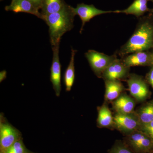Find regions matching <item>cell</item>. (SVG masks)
<instances>
[{
	"instance_id": "cell-10",
	"label": "cell",
	"mask_w": 153,
	"mask_h": 153,
	"mask_svg": "<svg viewBox=\"0 0 153 153\" xmlns=\"http://www.w3.org/2000/svg\"><path fill=\"white\" fill-rule=\"evenodd\" d=\"M129 68L124 64L121 59L117 58L103 71L102 76L105 80L123 79L128 75Z\"/></svg>"
},
{
	"instance_id": "cell-2",
	"label": "cell",
	"mask_w": 153,
	"mask_h": 153,
	"mask_svg": "<svg viewBox=\"0 0 153 153\" xmlns=\"http://www.w3.org/2000/svg\"><path fill=\"white\" fill-rule=\"evenodd\" d=\"M153 47V25L149 20L141 19L134 32L118 54L122 58L140 51H146Z\"/></svg>"
},
{
	"instance_id": "cell-24",
	"label": "cell",
	"mask_w": 153,
	"mask_h": 153,
	"mask_svg": "<svg viewBox=\"0 0 153 153\" xmlns=\"http://www.w3.org/2000/svg\"><path fill=\"white\" fill-rule=\"evenodd\" d=\"M7 71L6 70H3L0 72V82H2L7 78Z\"/></svg>"
},
{
	"instance_id": "cell-9",
	"label": "cell",
	"mask_w": 153,
	"mask_h": 153,
	"mask_svg": "<svg viewBox=\"0 0 153 153\" xmlns=\"http://www.w3.org/2000/svg\"><path fill=\"white\" fill-rule=\"evenodd\" d=\"M127 83L131 94L138 101H142L147 96V86L140 76L135 74H131Z\"/></svg>"
},
{
	"instance_id": "cell-16",
	"label": "cell",
	"mask_w": 153,
	"mask_h": 153,
	"mask_svg": "<svg viewBox=\"0 0 153 153\" xmlns=\"http://www.w3.org/2000/svg\"><path fill=\"white\" fill-rule=\"evenodd\" d=\"M71 56L70 62L65 71L64 75V82L66 87V90L69 91L74 84L75 79V67L74 58L76 50L71 48Z\"/></svg>"
},
{
	"instance_id": "cell-19",
	"label": "cell",
	"mask_w": 153,
	"mask_h": 153,
	"mask_svg": "<svg viewBox=\"0 0 153 153\" xmlns=\"http://www.w3.org/2000/svg\"><path fill=\"white\" fill-rule=\"evenodd\" d=\"M141 126L153 121V104H148L140 109L138 115Z\"/></svg>"
},
{
	"instance_id": "cell-15",
	"label": "cell",
	"mask_w": 153,
	"mask_h": 153,
	"mask_svg": "<svg viewBox=\"0 0 153 153\" xmlns=\"http://www.w3.org/2000/svg\"><path fill=\"white\" fill-rule=\"evenodd\" d=\"M105 97L108 100L117 99L124 89L122 83L119 80H105Z\"/></svg>"
},
{
	"instance_id": "cell-11",
	"label": "cell",
	"mask_w": 153,
	"mask_h": 153,
	"mask_svg": "<svg viewBox=\"0 0 153 153\" xmlns=\"http://www.w3.org/2000/svg\"><path fill=\"white\" fill-rule=\"evenodd\" d=\"M5 9L6 11H13L16 13L32 14L44 21V15L28 0H12L10 4L6 6Z\"/></svg>"
},
{
	"instance_id": "cell-14",
	"label": "cell",
	"mask_w": 153,
	"mask_h": 153,
	"mask_svg": "<svg viewBox=\"0 0 153 153\" xmlns=\"http://www.w3.org/2000/svg\"><path fill=\"white\" fill-rule=\"evenodd\" d=\"M135 106V102L134 100L126 94L120 96L113 103L114 109L118 113H131Z\"/></svg>"
},
{
	"instance_id": "cell-7",
	"label": "cell",
	"mask_w": 153,
	"mask_h": 153,
	"mask_svg": "<svg viewBox=\"0 0 153 153\" xmlns=\"http://www.w3.org/2000/svg\"><path fill=\"white\" fill-rule=\"evenodd\" d=\"M52 47L53 58L50 69V80L52 83L55 94L57 96L59 97L61 90V66L59 57L60 44H57Z\"/></svg>"
},
{
	"instance_id": "cell-26",
	"label": "cell",
	"mask_w": 153,
	"mask_h": 153,
	"mask_svg": "<svg viewBox=\"0 0 153 153\" xmlns=\"http://www.w3.org/2000/svg\"><path fill=\"white\" fill-rule=\"evenodd\" d=\"M149 11H150V12H151V13H152L153 14V9H151V10H149Z\"/></svg>"
},
{
	"instance_id": "cell-8",
	"label": "cell",
	"mask_w": 153,
	"mask_h": 153,
	"mask_svg": "<svg viewBox=\"0 0 153 153\" xmlns=\"http://www.w3.org/2000/svg\"><path fill=\"white\" fill-rule=\"evenodd\" d=\"M75 15L79 16L82 21V26L79 31L82 33L85 23L89 22L91 19L102 14L114 13V11H105L97 8L93 5L85 4L84 3L78 4L76 7L73 8Z\"/></svg>"
},
{
	"instance_id": "cell-3",
	"label": "cell",
	"mask_w": 153,
	"mask_h": 153,
	"mask_svg": "<svg viewBox=\"0 0 153 153\" xmlns=\"http://www.w3.org/2000/svg\"><path fill=\"white\" fill-rule=\"evenodd\" d=\"M85 56L91 68L98 76H102L103 71L117 58L115 54L110 56L94 50H88Z\"/></svg>"
},
{
	"instance_id": "cell-12",
	"label": "cell",
	"mask_w": 153,
	"mask_h": 153,
	"mask_svg": "<svg viewBox=\"0 0 153 153\" xmlns=\"http://www.w3.org/2000/svg\"><path fill=\"white\" fill-rule=\"evenodd\" d=\"M122 60L129 68L132 66H146L153 63V55L146 51H140L125 56Z\"/></svg>"
},
{
	"instance_id": "cell-13",
	"label": "cell",
	"mask_w": 153,
	"mask_h": 153,
	"mask_svg": "<svg viewBox=\"0 0 153 153\" xmlns=\"http://www.w3.org/2000/svg\"><path fill=\"white\" fill-rule=\"evenodd\" d=\"M149 1V0H134L131 4L126 9L123 10H116L114 11V13L133 15L138 18L149 10L147 6Z\"/></svg>"
},
{
	"instance_id": "cell-1",
	"label": "cell",
	"mask_w": 153,
	"mask_h": 153,
	"mask_svg": "<svg viewBox=\"0 0 153 153\" xmlns=\"http://www.w3.org/2000/svg\"><path fill=\"white\" fill-rule=\"evenodd\" d=\"M75 16L73 7L66 4L60 11L44 16V21L49 27L52 47L60 44L63 35L74 27Z\"/></svg>"
},
{
	"instance_id": "cell-23",
	"label": "cell",
	"mask_w": 153,
	"mask_h": 153,
	"mask_svg": "<svg viewBox=\"0 0 153 153\" xmlns=\"http://www.w3.org/2000/svg\"><path fill=\"white\" fill-rule=\"evenodd\" d=\"M28 1H30L33 5L39 10V9H41L42 7L44 0H28Z\"/></svg>"
},
{
	"instance_id": "cell-17",
	"label": "cell",
	"mask_w": 153,
	"mask_h": 153,
	"mask_svg": "<svg viewBox=\"0 0 153 153\" xmlns=\"http://www.w3.org/2000/svg\"><path fill=\"white\" fill-rule=\"evenodd\" d=\"M66 4L63 0H44L41 10L44 16L60 11Z\"/></svg>"
},
{
	"instance_id": "cell-22",
	"label": "cell",
	"mask_w": 153,
	"mask_h": 153,
	"mask_svg": "<svg viewBox=\"0 0 153 153\" xmlns=\"http://www.w3.org/2000/svg\"><path fill=\"white\" fill-rule=\"evenodd\" d=\"M141 131L150 137L153 141V121L147 124L141 126L140 128Z\"/></svg>"
},
{
	"instance_id": "cell-27",
	"label": "cell",
	"mask_w": 153,
	"mask_h": 153,
	"mask_svg": "<svg viewBox=\"0 0 153 153\" xmlns=\"http://www.w3.org/2000/svg\"><path fill=\"white\" fill-rule=\"evenodd\" d=\"M150 1H151L153 3V0H150Z\"/></svg>"
},
{
	"instance_id": "cell-28",
	"label": "cell",
	"mask_w": 153,
	"mask_h": 153,
	"mask_svg": "<svg viewBox=\"0 0 153 153\" xmlns=\"http://www.w3.org/2000/svg\"></svg>"
},
{
	"instance_id": "cell-18",
	"label": "cell",
	"mask_w": 153,
	"mask_h": 153,
	"mask_svg": "<svg viewBox=\"0 0 153 153\" xmlns=\"http://www.w3.org/2000/svg\"><path fill=\"white\" fill-rule=\"evenodd\" d=\"M97 124L101 127H107L112 124L114 118L108 107L102 105L99 111Z\"/></svg>"
},
{
	"instance_id": "cell-5",
	"label": "cell",
	"mask_w": 153,
	"mask_h": 153,
	"mask_svg": "<svg viewBox=\"0 0 153 153\" xmlns=\"http://www.w3.org/2000/svg\"><path fill=\"white\" fill-rule=\"evenodd\" d=\"M128 145L135 153H146L153 146V140L142 131H135L128 135Z\"/></svg>"
},
{
	"instance_id": "cell-21",
	"label": "cell",
	"mask_w": 153,
	"mask_h": 153,
	"mask_svg": "<svg viewBox=\"0 0 153 153\" xmlns=\"http://www.w3.org/2000/svg\"><path fill=\"white\" fill-rule=\"evenodd\" d=\"M109 153H135L126 145L121 142L116 143L110 151Z\"/></svg>"
},
{
	"instance_id": "cell-25",
	"label": "cell",
	"mask_w": 153,
	"mask_h": 153,
	"mask_svg": "<svg viewBox=\"0 0 153 153\" xmlns=\"http://www.w3.org/2000/svg\"><path fill=\"white\" fill-rule=\"evenodd\" d=\"M148 78H149V82L153 88V68H152V70L150 71Z\"/></svg>"
},
{
	"instance_id": "cell-6",
	"label": "cell",
	"mask_w": 153,
	"mask_h": 153,
	"mask_svg": "<svg viewBox=\"0 0 153 153\" xmlns=\"http://www.w3.org/2000/svg\"><path fill=\"white\" fill-rule=\"evenodd\" d=\"M114 123L118 129L125 134H129L140 127L138 115L130 114L117 113L114 117Z\"/></svg>"
},
{
	"instance_id": "cell-4",
	"label": "cell",
	"mask_w": 153,
	"mask_h": 153,
	"mask_svg": "<svg viewBox=\"0 0 153 153\" xmlns=\"http://www.w3.org/2000/svg\"><path fill=\"white\" fill-rule=\"evenodd\" d=\"M1 116L0 122V148L4 152L18 140L21 139L19 131L6 121Z\"/></svg>"
},
{
	"instance_id": "cell-20",
	"label": "cell",
	"mask_w": 153,
	"mask_h": 153,
	"mask_svg": "<svg viewBox=\"0 0 153 153\" xmlns=\"http://www.w3.org/2000/svg\"><path fill=\"white\" fill-rule=\"evenodd\" d=\"M1 153H28L22 139L16 142L7 149Z\"/></svg>"
}]
</instances>
